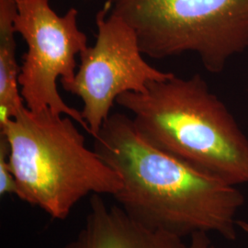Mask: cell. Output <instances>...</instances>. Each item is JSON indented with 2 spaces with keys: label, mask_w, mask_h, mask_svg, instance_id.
I'll use <instances>...</instances> for the list:
<instances>
[{
  "label": "cell",
  "mask_w": 248,
  "mask_h": 248,
  "mask_svg": "<svg viewBox=\"0 0 248 248\" xmlns=\"http://www.w3.org/2000/svg\"><path fill=\"white\" fill-rule=\"evenodd\" d=\"M94 150L121 178L113 199L133 221L184 238L197 232L236 238L243 193L146 141L132 117L108 116L94 138Z\"/></svg>",
  "instance_id": "obj_1"
},
{
  "label": "cell",
  "mask_w": 248,
  "mask_h": 248,
  "mask_svg": "<svg viewBox=\"0 0 248 248\" xmlns=\"http://www.w3.org/2000/svg\"><path fill=\"white\" fill-rule=\"evenodd\" d=\"M146 141L232 185L248 184V139L200 75L175 74L116 101Z\"/></svg>",
  "instance_id": "obj_2"
},
{
  "label": "cell",
  "mask_w": 248,
  "mask_h": 248,
  "mask_svg": "<svg viewBox=\"0 0 248 248\" xmlns=\"http://www.w3.org/2000/svg\"><path fill=\"white\" fill-rule=\"evenodd\" d=\"M69 116L25 105L0 127L9 144V162L16 196L53 220H65L84 198L114 196L122 180L96 151Z\"/></svg>",
  "instance_id": "obj_3"
},
{
  "label": "cell",
  "mask_w": 248,
  "mask_h": 248,
  "mask_svg": "<svg viewBox=\"0 0 248 248\" xmlns=\"http://www.w3.org/2000/svg\"><path fill=\"white\" fill-rule=\"evenodd\" d=\"M109 13L137 36L154 59L183 53L199 56L218 74L248 49V0H107Z\"/></svg>",
  "instance_id": "obj_4"
},
{
  "label": "cell",
  "mask_w": 248,
  "mask_h": 248,
  "mask_svg": "<svg viewBox=\"0 0 248 248\" xmlns=\"http://www.w3.org/2000/svg\"><path fill=\"white\" fill-rule=\"evenodd\" d=\"M15 31L26 43L18 84L25 106L33 112L45 108L69 116L87 132L81 110L68 106L59 94L60 83L72 82L77 73L76 57L88 46V37L78 27L74 8L59 16L49 0H17Z\"/></svg>",
  "instance_id": "obj_5"
},
{
  "label": "cell",
  "mask_w": 248,
  "mask_h": 248,
  "mask_svg": "<svg viewBox=\"0 0 248 248\" xmlns=\"http://www.w3.org/2000/svg\"><path fill=\"white\" fill-rule=\"evenodd\" d=\"M96 24L95 45L80 53L74 80L62 84L65 91L81 98V113L93 138L121 95L145 92L151 82L173 75L160 71L143 59L134 31L124 19L110 14L106 3L97 13Z\"/></svg>",
  "instance_id": "obj_6"
},
{
  "label": "cell",
  "mask_w": 248,
  "mask_h": 248,
  "mask_svg": "<svg viewBox=\"0 0 248 248\" xmlns=\"http://www.w3.org/2000/svg\"><path fill=\"white\" fill-rule=\"evenodd\" d=\"M63 248H216L210 233L188 239L138 223L102 195L90 196L89 213L79 232Z\"/></svg>",
  "instance_id": "obj_7"
},
{
  "label": "cell",
  "mask_w": 248,
  "mask_h": 248,
  "mask_svg": "<svg viewBox=\"0 0 248 248\" xmlns=\"http://www.w3.org/2000/svg\"><path fill=\"white\" fill-rule=\"evenodd\" d=\"M17 2L0 0V127L11 120L24 106L16 60L15 18Z\"/></svg>",
  "instance_id": "obj_8"
},
{
  "label": "cell",
  "mask_w": 248,
  "mask_h": 248,
  "mask_svg": "<svg viewBox=\"0 0 248 248\" xmlns=\"http://www.w3.org/2000/svg\"><path fill=\"white\" fill-rule=\"evenodd\" d=\"M16 180L9 162V142L0 134V195H16Z\"/></svg>",
  "instance_id": "obj_9"
},
{
  "label": "cell",
  "mask_w": 248,
  "mask_h": 248,
  "mask_svg": "<svg viewBox=\"0 0 248 248\" xmlns=\"http://www.w3.org/2000/svg\"><path fill=\"white\" fill-rule=\"evenodd\" d=\"M237 225H238V227H240L242 230L244 231V232L247 233V235L248 236V222L239 221V220H238Z\"/></svg>",
  "instance_id": "obj_10"
},
{
  "label": "cell",
  "mask_w": 248,
  "mask_h": 248,
  "mask_svg": "<svg viewBox=\"0 0 248 248\" xmlns=\"http://www.w3.org/2000/svg\"><path fill=\"white\" fill-rule=\"evenodd\" d=\"M14 1H17V0H14Z\"/></svg>",
  "instance_id": "obj_11"
}]
</instances>
